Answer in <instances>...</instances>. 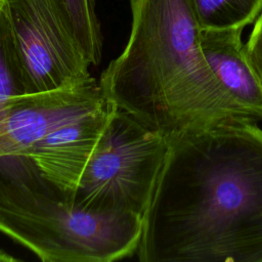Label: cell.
Masks as SVG:
<instances>
[{"label": "cell", "instance_id": "1", "mask_svg": "<svg viewBox=\"0 0 262 262\" xmlns=\"http://www.w3.org/2000/svg\"><path fill=\"white\" fill-rule=\"evenodd\" d=\"M142 262H262V129L229 120L169 141Z\"/></svg>", "mask_w": 262, "mask_h": 262}, {"label": "cell", "instance_id": "2", "mask_svg": "<svg viewBox=\"0 0 262 262\" xmlns=\"http://www.w3.org/2000/svg\"><path fill=\"white\" fill-rule=\"evenodd\" d=\"M129 1V39L98 82L106 102L168 141L224 121L257 123L210 70L191 0Z\"/></svg>", "mask_w": 262, "mask_h": 262}, {"label": "cell", "instance_id": "7", "mask_svg": "<svg viewBox=\"0 0 262 262\" xmlns=\"http://www.w3.org/2000/svg\"><path fill=\"white\" fill-rule=\"evenodd\" d=\"M111 112L112 104L106 102L103 107L51 130L20 155L28 157L48 183L73 201Z\"/></svg>", "mask_w": 262, "mask_h": 262}, {"label": "cell", "instance_id": "13", "mask_svg": "<svg viewBox=\"0 0 262 262\" xmlns=\"http://www.w3.org/2000/svg\"><path fill=\"white\" fill-rule=\"evenodd\" d=\"M0 261L1 262H7V261L15 262V261H19V259L15 258L14 256H12L9 253H7V252H5V251L0 249Z\"/></svg>", "mask_w": 262, "mask_h": 262}, {"label": "cell", "instance_id": "12", "mask_svg": "<svg viewBox=\"0 0 262 262\" xmlns=\"http://www.w3.org/2000/svg\"><path fill=\"white\" fill-rule=\"evenodd\" d=\"M245 51L262 85V11L255 20L254 28L245 44Z\"/></svg>", "mask_w": 262, "mask_h": 262}, {"label": "cell", "instance_id": "3", "mask_svg": "<svg viewBox=\"0 0 262 262\" xmlns=\"http://www.w3.org/2000/svg\"><path fill=\"white\" fill-rule=\"evenodd\" d=\"M142 218L78 206L24 155L0 158V232L44 262H112L136 253Z\"/></svg>", "mask_w": 262, "mask_h": 262}, {"label": "cell", "instance_id": "5", "mask_svg": "<svg viewBox=\"0 0 262 262\" xmlns=\"http://www.w3.org/2000/svg\"><path fill=\"white\" fill-rule=\"evenodd\" d=\"M25 94L73 88L95 80L60 0H4Z\"/></svg>", "mask_w": 262, "mask_h": 262}, {"label": "cell", "instance_id": "10", "mask_svg": "<svg viewBox=\"0 0 262 262\" xmlns=\"http://www.w3.org/2000/svg\"><path fill=\"white\" fill-rule=\"evenodd\" d=\"M60 1L91 66H98L102 57V33L95 9V0Z\"/></svg>", "mask_w": 262, "mask_h": 262}, {"label": "cell", "instance_id": "4", "mask_svg": "<svg viewBox=\"0 0 262 262\" xmlns=\"http://www.w3.org/2000/svg\"><path fill=\"white\" fill-rule=\"evenodd\" d=\"M169 148L168 139L115 107L73 201L92 211L143 217Z\"/></svg>", "mask_w": 262, "mask_h": 262}, {"label": "cell", "instance_id": "11", "mask_svg": "<svg viewBox=\"0 0 262 262\" xmlns=\"http://www.w3.org/2000/svg\"><path fill=\"white\" fill-rule=\"evenodd\" d=\"M25 94L15 60L9 19L0 0V103L11 97Z\"/></svg>", "mask_w": 262, "mask_h": 262}, {"label": "cell", "instance_id": "9", "mask_svg": "<svg viewBox=\"0 0 262 262\" xmlns=\"http://www.w3.org/2000/svg\"><path fill=\"white\" fill-rule=\"evenodd\" d=\"M202 30L244 29L262 11V0H191Z\"/></svg>", "mask_w": 262, "mask_h": 262}, {"label": "cell", "instance_id": "6", "mask_svg": "<svg viewBox=\"0 0 262 262\" xmlns=\"http://www.w3.org/2000/svg\"><path fill=\"white\" fill-rule=\"evenodd\" d=\"M99 83L21 94L0 103V158L18 155L51 130L105 105Z\"/></svg>", "mask_w": 262, "mask_h": 262}, {"label": "cell", "instance_id": "8", "mask_svg": "<svg viewBox=\"0 0 262 262\" xmlns=\"http://www.w3.org/2000/svg\"><path fill=\"white\" fill-rule=\"evenodd\" d=\"M242 29L201 30L204 57L215 77L256 121H262V85L242 42Z\"/></svg>", "mask_w": 262, "mask_h": 262}]
</instances>
